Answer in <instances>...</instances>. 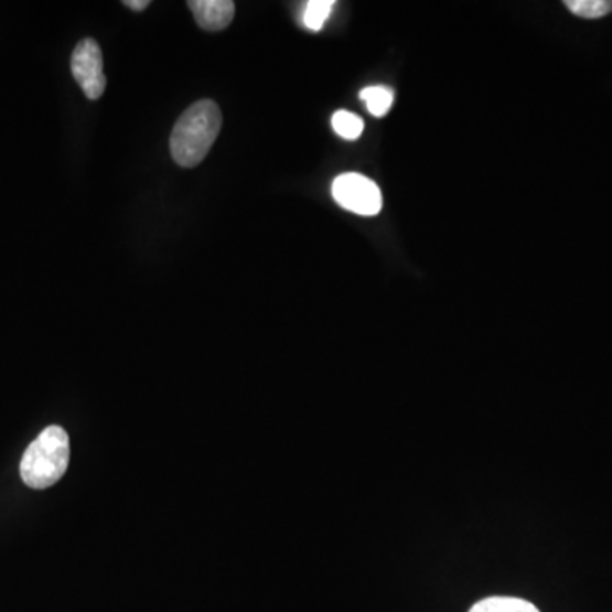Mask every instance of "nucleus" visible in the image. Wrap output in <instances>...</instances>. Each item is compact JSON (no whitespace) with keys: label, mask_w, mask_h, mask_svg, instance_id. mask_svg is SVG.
<instances>
[{"label":"nucleus","mask_w":612,"mask_h":612,"mask_svg":"<svg viewBox=\"0 0 612 612\" xmlns=\"http://www.w3.org/2000/svg\"><path fill=\"white\" fill-rule=\"evenodd\" d=\"M359 97L364 100L367 111L372 112L375 118H383L386 112L390 111L395 99L394 90L382 86L366 87L361 90Z\"/></svg>","instance_id":"nucleus-6"},{"label":"nucleus","mask_w":612,"mask_h":612,"mask_svg":"<svg viewBox=\"0 0 612 612\" xmlns=\"http://www.w3.org/2000/svg\"><path fill=\"white\" fill-rule=\"evenodd\" d=\"M470 612H539L536 605L517 598H488L476 602Z\"/></svg>","instance_id":"nucleus-7"},{"label":"nucleus","mask_w":612,"mask_h":612,"mask_svg":"<svg viewBox=\"0 0 612 612\" xmlns=\"http://www.w3.org/2000/svg\"><path fill=\"white\" fill-rule=\"evenodd\" d=\"M191 12L204 31H222L230 26L235 15L232 0H191Z\"/></svg>","instance_id":"nucleus-5"},{"label":"nucleus","mask_w":612,"mask_h":612,"mask_svg":"<svg viewBox=\"0 0 612 612\" xmlns=\"http://www.w3.org/2000/svg\"><path fill=\"white\" fill-rule=\"evenodd\" d=\"M565 6L583 19H601L612 12V0H567Z\"/></svg>","instance_id":"nucleus-8"},{"label":"nucleus","mask_w":612,"mask_h":612,"mask_svg":"<svg viewBox=\"0 0 612 612\" xmlns=\"http://www.w3.org/2000/svg\"><path fill=\"white\" fill-rule=\"evenodd\" d=\"M71 461V439L64 427L50 426L41 432L19 464L21 479L30 488L45 490L62 480Z\"/></svg>","instance_id":"nucleus-2"},{"label":"nucleus","mask_w":612,"mask_h":612,"mask_svg":"<svg viewBox=\"0 0 612 612\" xmlns=\"http://www.w3.org/2000/svg\"><path fill=\"white\" fill-rule=\"evenodd\" d=\"M222 111L213 100H197L182 112L171 135V153L181 168H196L206 159L222 130Z\"/></svg>","instance_id":"nucleus-1"},{"label":"nucleus","mask_w":612,"mask_h":612,"mask_svg":"<svg viewBox=\"0 0 612 612\" xmlns=\"http://www.w3.org/2000/svg\"><path fill=\"white\" fill-rule=\"evenodd\" d=\"M335 203L356 215L375 216L382 212V191L372 179L361 174H342L332 184Z\"/></svg>","instance_id":"nucleus-3"},{"label":"nucleus","mask_w":612,"mask_h":612,"mask_svg":"<svg viewBox=\"0 0 612 612\" xmlns=\"http://www.w3.org/2000/svg\"><path fill=\"white\" fill-rule=\"evenodd\" d=\"M125 6H127V8H130L131 11H146V9L150 6V0H127V2H125Z\"/></svg>","instance_id":"nucleus-11"},{"label":"nucleus","mask_w":612,"mask_h":612,"mask_svg":"<svg viewBox=\"0 0 612 612\" xmlns=\"http://www.w3.org/2000/svg\"><path fill=\"white\" fill-rule=\"evenodd\" d=\"M72 75L90 100L99 99L106 89L105 60L99 43L82 40L72 53Z\"/></svg>","instance_id":"nucleus-4"},{"label":"nucleus","mask_w":612,"mask_h":612,"mask_svg":"<svg viewBox=\"0 0 612 612\" xmlns=\"http://www.w3.org/2000/svg\"><path fill=\"white\" fill-rule=\"evenodd\" d=\"M332 128L344 140H357L363 133L364 121L350 111H337L332 116Z\"/></svg>","instance_id":"nucleus-9"},{"label":"nucleus","mask_w":612,"mask_h":612,"mask_svg":"<svg viewBox=\"0 0 612 612\" xmlns=\"http://www.w3.org/2000/svg\"><path fill=\"white\" fill-rule=\"evenodd\" d=\"M334 6V0H312V2H309L304 6L303 11L304 26L309 28L310 31L322 30Z\"/></svg>","instance_id":"nucleus-10"}]
</instances>
